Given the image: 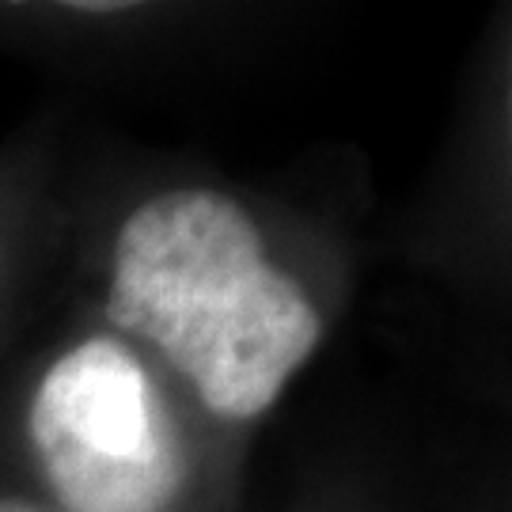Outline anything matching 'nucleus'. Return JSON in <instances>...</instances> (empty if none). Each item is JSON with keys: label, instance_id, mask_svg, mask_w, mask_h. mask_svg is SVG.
<instances>
[{"label": "nucleus", "instance_id": "nucleus-1", "mask_svg": "<svg viewBox=\"0 0 512 512\" xmlns=\"http://www.w3.org/2000/svg\"><path fill=\"white\" fill-rule=\"evenodd\" d=\"M103 315L224 421L262 418L323 342L304 281L213 186H171L129 209L110 243Z\"/></svg>", "mask_w": 512, "mask_h": 512}, {"label": "nucleus", "instance_id": "nucleus-2", "mask_svg": "<svg viewBox=\"0 0 512 512\" xmlns=\"http://www.w3.org/2000/svg\"><path fill=\"white\" fill-rule=\"evenodd\" d=\"M27 444L54 512H175L190 456L145 357L92 334L42 368Z\"/></svg>", "mask_w": 512, "mask_h": 512}, {"label": "nucleus", "instance_id": "nucleus-3", "mask_svg": "<svg viewBox=\"0 0 512 512\" xmlns=\"http://www.w3.org/2000/svg\"><path fill=\"white\" fill-rule=\"evenodd\" d=\"M0 512H54L46 501H31L19 494H0Z\"/></svg>", "mask_w": 512, "mask_h": 512}]
</instances>
